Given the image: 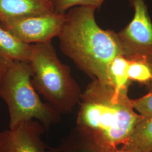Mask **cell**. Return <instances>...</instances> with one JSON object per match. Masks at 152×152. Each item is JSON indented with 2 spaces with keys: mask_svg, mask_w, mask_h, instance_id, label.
I'll return each instance as SVG.
<instances>
[{
  "mask_svg": "<svg viewBox=\"0 0 152 152\" xmlns=\"http://www.w3.org/2000/svg\"><path fill=\"white\" fill-rule=\"evenodd\" d=\"M65 19V13L27 16L1 22L0 25L23 42L29 45L51 42L58 37Z\"/></svg>",
  "mask_w": 152,
  "mask_h": 152,
  "instance_id": "6",
  "label": "cell"
},
{
  "mask_svg": "<svg viewBox=\"0 0 152 152\" xmlns=\"http://www.w3.org/2000/svg\"><path fill=\"white\" fill-rule=\"evenodd\" d=\"M77 130L103 152L125 144L142 118L134 109L127 93L94 79L82 92Z\"/></svg>",
  "mask_w": 152,
  "mask_h": 152,
  "instance_id": "1",
  "label": "cell"
},
{
  "mask_svg": "<svg viewBox=\"0 0 152 152\" xmlns=\"http://www.w3.org/2000/svg\"><path fill=\"white\" fill-rule=\"evenodd\" d=\"M32 45L26 44L0 25V55L14 61L29 63Z\"/></svg>",
  "mask_w": 152,
  "mask_h": 152,
  "instance_id": "10",
  "label": "cell"
},
{
  "mask_svg": "<svg viewBox=\"0 0 152 152\" xmlns=\"http://www.w3.org/2000/svg\"><path fill=\"white\" fill-rule=\"evenodd\" d=\"M32 76L29 63L13 61L0 84V96L9 110V128L35 120L48 129L61 120V114L40 99L33 86Z\"/></svg>",
  "mask_w": 152,
  "mask_h": 152,
  "instance_id": "4",
  "label": "cell"
},
{
  "mask_svg": "<svg viewBox=\"0 0 152 152\" xmlns=\"http://www.w3.org/2000/svg\"><path fill=\"white\" fill-rule=\"evenodd\" d=\"M45 129L38 121L31 120L0 132V152H50L42 139Z\"/></svg>",
  "mask_w": 152,
  "mask_h": 152,
  "instance_id": "7",
  "label": "cell"
},
{
  "mask_svg": "<svg viewBox=\"0 0 152 152\" xmlns=\"http://www.w3.org/2000/svg\"><path fill=\"white\" fill-rule=\"evenodd\" d=\"M134 14L129 24L117 33L123 56L128 60L152 63V22L145 0H127Z\"/></svg>",
  "mask_w": 152,
  "mask_h": 152,
  "instance_id": "5",
  "label": "cell"
},
{
  "mask_svg": "<svg viewBox=\"0 0 152 152\" xmlns=\"http://www.w3.org/2000/svg\"><path fill=\"white\" fill-rule=\"evenodd\" d=\"M58 147L50 148V152H103L77 130Z\"/></svg>",
  "mask_w": 152,
  "mask_h": 152,
  "instance_id": "12",
  "label": "cell"
},
{
  "mask_svg": "<svg viewBox=\"0 0 152 152\" xmlns=\"http://www.w3.org/2000/svg\"><path fill=\"white\" fill-rule=\"evenodd\" d=\"M105 0H55V11L65 13L73 7L77 6H86L99 9Z\"/></svg>",
  "mask_w": 152,
  "mask_h": 152,
  "instance_id": "15",
  "label": "cell"
},
{
  "mask_svg": "<svg viewBox=\"0 0 152 152\" xmlns=\"http://www.w3.org/2000/svg\"><path fill=\"white\" fill-rule=\"evenodd\" d=\"M29 63L37 93L60 114L71 112L80 102L81 90L71 75V68L59 60L51 42L32 44Z\"/></svg>",
  "mask_w": 152,
  "mask_h": 152,
  "instance_id": "3",
  "label": "cell"
},
{
  "mask_svg": "<svg viewBox=\"0 0 152 152\" xmlns=\"http://www.w3.org/2000/svg\"><path fill=\"white\" fill-rule=\"evenodd\" d=\"M129 60L123 55H118L111 61L108 68L109 85L117 92L127 93L131 81L128 69Z\"/></svg>",
  "mask_w": 152,
  "mask_h": 152,
  "instance_id": "11",
  "label": "cell"
},
{
  "mask_svg": "<svg viewBox=\"0 0 152 152\" xmlns=\"http://www.w3.org/2000/svg\"><path fill=\"white\" fill-rule=\"evenodd\" d=\"M128 75L131 82L148 86L152 82V63L147 60H129Z\"/></svg>",
  "mask_w": 152,
  "mask_h": 152,
  "instance_id": "13",
  "label": "cell"
},
{
  "mask_svg": "<svg viewBox=\"0 0 152 152\" xmlns=\"http://www.w3.org/2000/svg\"><path fill=\"white\" fill-rule=\"evenodd\" d=\"M54 12L55 0H0V23Z\"/></svg>",
  "mask_w": 152,
  "mask_h": 152,
  "instance_id": "8",
  "label": "cell"
},
{
  "mask_svg": "<svg viewBox=\"0 0 152 152\" xmlns=\"http://www.w3.org/2000/svg\"><path fill=\"white\" fill-rule=\"evenodd\" d=\"M128 152V151H125V150H123V149H122V151H114V152Z\"/></svg>",
  "mask_w": 152,
  "mask_h": 152,
  "instance_id": "17",
  "label": "cell"
},
{
  "mask_svg": "<svg viewBox=\"0 0 152 152\" xmlns=\"http://www.w3.org/2000/svg\"><path fill=\"white\" fill-rule=\"evenodd\" d=\"M14 61L6 59L0 55V84L4 80L9 67Z\"/></svg>",
  "mask_w": 152,
  "mask_h": 152,
  "instance_id": "16",
  "label": "cell"
},
{
  "mask_svg": "<svg viewBox=\"0 0 152 152\" xmlns=\"http://www.w3.org/2000/svg\"><path fill=\"white\" fill-rule=\"evenodd\" d=\"M123 150L129 152H152V117H142L136 124Z\"/></svg>",
  "mask_w": 152,
  "mask_h": 152,
  "instance_id": "9",
  "label": "cell"
},
{
  "mask_svg": "<svg viewBox=\"0 0 152 152\" xmlns=\"http://www.w3.org/2000/svg\"><path fill=\"white\" fill-rule=\"evenodd\" d=\"M96 10L77 6L65 12L58 36L60 48L87 75L109 85V65L115 57L123 55L122 50L117 33L98 26Z\"/></svg>",
  "mask_w": 152,
  "mask_h": 152,
  "instance_id": "2",
  "label": "cell"
},
{
  "mask_svg": "<svg viewBox=\"0 0 152 152\" xmlns=\"http://www.w3.org/2000/svg\"><path fill=\"white\" fill-rule=\"evenodd\" d=\"M147 87V94L141 98L132 99V105L134 109L142 117H152V82Z\"/></svg>",
  "mask_w": 152,
  "mask_h": 152,
  "instance_id": "14",
  "label": "cell"
}]
</instances>
